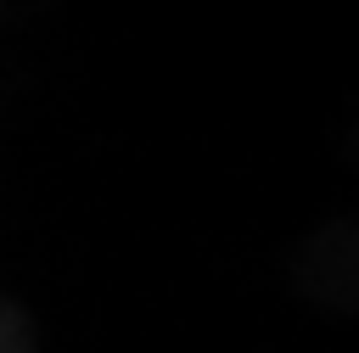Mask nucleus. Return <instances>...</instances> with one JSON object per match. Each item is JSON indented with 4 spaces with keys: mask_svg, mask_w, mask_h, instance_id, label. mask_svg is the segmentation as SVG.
<instances>
[{
    "mask_svg": "<svg viewBox=\"0 0 359 353\" xmlns=\"http://www.w3.org/2000/svg\"><path fill=\"white\" fill-rule=\"evenodd\" d=\"M0 353H34V319L17 303L0 308Z\"/></svg>",
    "mask_w": 359,
    "mask_h": 353,
    "instance_id": "f03ea898",
    "label": "nucleus"
},
{
    "mask_svg": "<svg viewBox=\"0 0 359 353\" xmlns=\"http://www.w3.org/2000/svg\"><path fill=\"white\" fill-rule=\"evenodd\" d=\"M286 275H292L297 303H309L314 314L359 319V207L331 213L314 230H303Z\"/></svg>",
    "mask_w": 359,
    "mask_h": 353,
    "instance_id": "f257e3e1",
    "label": "nucleus"
},
{
    "mask_svg": "<svg viewBox=\"0 0 359 353\" xmlns=\"http://www.w3.org/2000/svg\"><path fill=\"white\" fill-rule=\"evenodd\" d=\"M342 157H348V168H353V179H359V118H353L348 134H342Z\"/></svg>",
    "mask_w": 359,
    "mask_h": 353,
    "instance_id": "7ed1b4c3",
    "label": "nucleus"
}]
</instances>
